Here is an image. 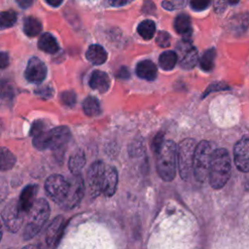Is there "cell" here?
I'll list each match as a JSON object with an SVG mask.
<instances>
[{
  "instance_id": "1",
  "label": "cell",
  "mask_w": 249,
  "mask_h": 249,
  "mask_svg": "<svg viewBox=\"0 0 249 249\" xmlns=\"http://www.w3.org/2000/svg\"><path fill=\"white\" fill-rule=\"evenodd\" d=\"M231 173V160L229 152L224 148L214 150L209 167V183L215 190L222 189Z\"/></svg>"
},
{
  "instance_id": "2",
  "label": "cell",
  "mask_w": 249,
  "mask_h": 249,
  "mask_svg": "<svg viewBox=\"0 0 249 249\" xmlns=\"http://www.w3.org/2000/svg\"><path fill=\"white\" fill-rule=\"evenodd\" d=\"M33 146L38 150H61L70 140L71 131L65 125L56 126L51 129H45L32 137Z\"/></svg>"
},
{
  "instance_id": "3",
  "label": "cell",
  "mask_w": 249,
  "mask_h": 249,
  "mask_svg": "<svg viewBox=\"0 0 249 249\" xmlns=\"http://www.w3.org/2000/svg\"><path fill=\"white\" fill-rule=\"evenodd\" d=\"M157 171L159 176L165 182L175 178L177 167V147L172 140L163 141L157 153Z\"/></svg>"
},
{
  "instance_id": "4",
  "label": "cell",
  "mask_w": 249,
  "mask_h": 249,
  "mask_svg": "<svg viewBox=\"0 0 249 249\" xmlns=\"http://www.w3.org/2000/svg\"><path fill=\"white\" fill-rule=\"evenodd\" d=\"M50 212L51 209L49 202L45 198H38L35 200L33 206L27 213V224L23 231L24 239L34 237L40 231L45 223L48 221Z\"/></svg>"
},
{
  "instance_id": "5",
  "label": "cell",
  "mask_w": 249,
  "mask_h": 249,
  "mask_svg": "<svg viewBox=\"0 0 249 249\" xmlns=\"http://www.w3.org/2000/svg\"><path fill=\"white\" fill-rule=\"evenodd\" d=\"M213 152L214 150L212 145L206 140H202L196 144L194 157L193 172L196 179L200 183H203L208 177Z\"/></svg>"
},
{
  "instance_id": "6",
  "label": "cell",
  "mask_w": 249,
  "mask_h": 249,
  "mask_svg": "<svg viewBox=\"0 0 249 249\" xmlns=\"http://www.w3.org/2000/svg\"><path fill=\"white\" fill-rule=\"evenodd\" d=\"M196 143L193 138L183 139L177 148V167L180 177L187 181L193 171Z\"/></svg>"
},
{
  "instance_id": "7",
  "label": "cell",
  "mask_w": 249,
  "mask_h": 249,
  "mask_svg": "<svg viewBox=\"0 0 249 249\" xmlns=\"http://www.w3.org/2000/svg\"><path fill=\"white\" fill-rule=\"evenodd\" d=\"M70 179L60 174L49 176L45 182V190L48 196L57 204H62L70 191Z\"/></svg>"
},
{
  "instance_id": "8",
  "label": "cell",
  "mask_w": 249,
  "mask_h": 249,
  "mask_svg": "<svg viewBox=\"0 0 249 249\" xmlns=\"http://www.w3.org/2000/svg\"><path fill=\"white\" fill-rule=\"evenodd\" d=\"M25 214L20 210L17 199H11L2 210V218L6 228L12 231L17 232L23 224Z\"/></svg>"
},
{
  "instance_id": "9",
  "label": "cell",
  "mask_w": 249,
  "mask_h": 249,
  "mask_svg": "<svg viewBox=\"0 0 249 249\" xmlns=\"http://www.w3.org/2000/svg\"><path fill=\"white\" fill-rule=\"evenodd\" d=\"M105 170V163L102 160H95L90 164L87 172L88 186L92 196H98L102 195Z\"/></svg>"
},
{
  "instance_id": "10",
  "label": "cell",
  "mask_w": 249,
  "mask_h": 249,
  "mask_svg": "<svg viewBox=\"0 0 249 249\" xmlns=\"http://www.w3.org/2000/svg\"><path fill=\"white\" fill-rule=\"evenodd\" d=\"M70 184H71V187H70V191L67 196V198L61 204L62 208L66 210H70L78 206L81 200L83 199L84 194H85V184L81 174L73 175L70 178Z\"/></svg>"
},
{
  "instance_id": "11",
  "label": "cell",
  "mask_w": 249,
  "mask_h": 249,
  "mask_svg": "<svg viewBox=\"0 0 249 249\" xmlns=\"http://www.w3.org/2000/svg\"><path fill=\"white\" fill-rule=\"evenodd\" d=\"M235 166L241 172H249V136L239 139L233 147Z\"/></svg>"
},
{
  "instance_id": "12",
  "label": "cell",
  "mask_w": 249,
  "mask_h": 249,
  "mask_svg": "<svg viewBox=\"0 0 249 249\" xmlns=\"http://www.w3.org/2000/svg\"><path fill=\"white\" fill-rule=\"evenodd\" d=\"M177 50L180 53V66L184 69H192L197 62V51L192 46L191 41L183 39L178 45Z\"/></svg>"
},
{
  "instance_id": "13",
  "label": "cell",
  "mask_w": 249,
  "mask_h": 249,
  "mask_svg": "<svg viewBox=\"0 0 249 249\" xmlns=\"http://www.w3.org/2000/svg\"><path fill=\"white\" fill-rule=\"evenodd\" d=\"M46 76L47 67L45 63L38 57H31L24 71L25 79L33 84H40L45 80Z\"/></svg>"
},
{
  "instance_id": "14",
  "label": "cell",
  "mask_w": 249,
  "mask_h": 249,
  "mask_svg": "<svg viewBox=\"0 0 249 249\" xmlns=\"http://www.w3.org/2000/svg\"><path fill=\"white\" fill-rule=\"evenodd\" d=\"M37 191H38V186L34 185V184L27 185L21 191L19 197L18 199V206H19L20 210L24 214L28 213L29 210L31 209V207L33 206V204L35 202Z\"/></svg>"
},
{
  "instance_id": "15",
  "label": "cell",
  "mask_w": 249,
  "mask_h": 249,
  "mask_svg": "<svg viewBox=\"0 0 249 249\" xmlns=\"http://www.w3.org/2000/svg\"><path fill=\"white\" fill-rule=\"evenodd\" d=\"M119 183V174L114 166L106 165L102 195L109 197L115 195Z\"/></svg>"
},
{
  "instance_id": "16",
  "label": "cell",
  "mask_w": 249,
  "mask_h": 249,
  "mask_svg": "<svg viewBox=\"0 0 249 249\" xmlns=\"http://www.w3.org/2000/svg\"><path fill=\"white\" fill-rule=\"evenodd\" d=\"M89 85L92 89L98 90L100 93H104L109 89L111 86V80L107 73L100 70H94L90 74Z\"/></svg>"
},
{
  "instance_id": "17",
  "label": "cell",
  "mask_w": 249,
  "mask_h": 249,
  "mask_svg": "<svg viewBox=\"0 0 249 249\" xmlns=\"http://www.w3.org/2000/svg\"><path fill=\"white\" fill-rule=\"evenodd\" d=\"M63 225H64L63 217L56 216L51 222V224L48 226L46 233H45L46 242H47L48 246H53L57 242V240L60 236V233L62 231Z\"/></svg>"
},
{
  "instance_id": "18",
  "label": "cell",
  "mask_w": 249,
  "mask_h": 249,
  "mask_svg": "<svg viewBox=\"0 0 249 249\" xmlns=\"http://www.w3.org/2000/svg\"><path fill=\"white\" fill-rule=\"evenodd\" d=\"M135 72H136V75L141 79H144L147 81H154L157 77L158 70H157V66L153 61L146 59L138 62L135 68Z\"/></svg>"
},
{
  "instance_id": "19",
  "label": "cell",
  "mask_w": 249,
  "mask_h": 249,
  "mask_svg": "<svg viewBox=\"0 0 249 249\" xmlns=\"http://www.w3.org/2000/svg\"><path fill=\"white\" fill-rule=\"evenodd\" d=\"M175 31L182 35L184 39H189L190 35L192 34V25H191V19L188 15L186 14H180L178 15L173 23Z\"/></svg>"
},
{
  "instance_id": "20",
  "label": "cell",
  "mask_w": 249,
  "mask_h": 249,
  "mask_svg": "<svg viewBox=\"0 0 249 249\" xmlns=\"http://www.w3.org/2000/svg\"><path fill=\"white\" fill-rule=\"evenodd\" d=\"M87 59L94 65L103 64L107 59V53L100 45H91L86 53Z\"/></svg>"
},
{
  "instance_id": "21",
  "label": "cell",
  "mask_w": 249,
  "mask_h": 249,
  "mask_svg": "<svg viewBox=\"0 0 249 249\" xmlns=\"http://www.w3.org/2000/svg\"><path fill=\"white\" fill-rule=\"evenodd\" d=\"M85 164H86V156L82 150H78L70 156L68 160V167L72 175L80 174Z\"/></svg>"
},
{
  "instance_id": "22",
  "label": "cell",
  "mask_w": 249,
  "mask_h": 249,
  "mask_svg": "<svg viewBox=\"0 0 249 249\" xmlns=\"http://www.w3.org/2000/svg\"><path fill=\"white\" fill-rule=\"evenodd\" d=\"M38 48L48 53H55L59 50V46L55 38L50 33H44L38 40Z\"/></svg>"
},
{
  "instance_id": "23",
  "label": "cell",
  "mask_w": 249,
  "mask_h": 249,
  "mask_svg": "<svg viewBox=\"0 0 249 249\" xmlns=\"http://www.w3.org/2000/svg\"><path fill=\"white\" fill-rule=\"evenodd\" d=\"M17 162V158L13 152L6 147H0V170L12 169Z\"/></svg>"
},
{
  "instance_id": "24",
  "label": "cell",
  "mask_w": 249,
  "mask_h": 249,
  "mask_svg": "<svg viewBox=\"0 0 249 249\" xmlns=\"http://www.w3.org/2000/svg\"><path fill=\"white\" fill-rule=\"evenodd\" d=\"M83 110L87 116L94 117L101 113L100 103L94 96H88L83 101Z\"/></svg>"
},
{
  "instance_id": "25",
  "label": "cell",
  "mask_w": 249,
  "mask_h": 249,
  "mask_svg": "<svg viewBox=\"0 0 249 249\" xmlns=\"http://www.w3.org/2000/svg\"><path fill=\"white\" fill-rule=\"evenodd\" d=\"M178 60V56L175 52L172 51H166L160 53L159 57V64L161 69L163 70H171L174 68Z\"/></svg>"
},
{
  "instance_id": "26",
  "label": "cell",
  "mask_w": 249,
  "mask_h": 249,
  "mask_svg": "<svg viewBox=\"0 0 249 249\" xmlns=\"http://www.w3.org/2000/svg\"><path fill=\"white\" fill-rule=\"evenodd\" d=\"M23 31L29 37L36 36L42 31V23L33 17L25 18L23 20Z\"/></svg>"
},
{
  "instance_id": "27",
  "label": "cell",
  "mask_w": 249,
  "mask_h": 249,
  "mask_svg": "<svg viewBox=\"0 0 249 249\" xmlns=\"http://www.w3.org/2000/svg\"><path fill=\"white\" fill-rule=\"evenodd\" d=\"M137 32L145 40H150L155 35L156 24L151 19H145L138 24Z\"/></svg>"
},
{
  "instance_id": "28",
  "label": "cell",
  "mask_w": 249,
  "mask_h": 249,
  "mask_svg": "<svg viewBox=\"0 0 249 249\" xmlns=\"http://www.w3.org/2000/svg\"><path fill=\"white\" fill-rule=\"evenodd\" d=\"M216 56V51L215 49H209L203 53V54L200 57L199 64L202 70L208 72L213 69L214 66V59Z\"/></svg>"
},
{
  "instance_id": "29",
  "label": "cell",
  "mask_w": 249,
  "mask_h": 249,
  "mask_svg": "<svg viewBox=\"0 0 249 249\" xmlns=\"http://www.w3.org/2000/svg\"><path fill=\"white\" fill-rule=\"evenodd\" d=\"M17 20V13L13 10L0 12V30L12 27Z\"/></svg>"
},
{
  "instance_id": "30",
  "label": "cell",
  "mask_w": 249,
  "mask_h": 249,
  "mask_svg": "<svg viewBox=\"0 0 249 249\" xmlns=\"http://www.w3.org/2000/svg\"><path fill=\"white\" fill-rule=\"evenodd\" d=\"M60 100L62 102V104H64L65 106L68 107H72L75 105L77 97H76V93L73 90H66L63 91L60 94Z\"/></svg>"
},
{
  "instance_id": "31",
  "label": "cell",
  "mask_w": 249,
  "mask_h": 249,
  "mask_svg": "<svg viewBox=\"0 0 249 249\" xmlns=\"http://www.w3.org/2000/svg\"><path fill=\"white\" fill-rule=\"evenodd\" d=\"M13 87L6 81H0V98L10 99L13 96Z\"/></svg>"
},
{
  "instance_id": "32",
  "label": "cell",
  "mask_w": 249,
  "mask_h": 249,
  "mask_svg": "<svg viewBox=\"0 0 249 249\" xmlns=\"http://www.w3.org/2000/svg\"><path fill=\"white\" fill-rule=\"evenodd\" d=\"M156 43L160 48H167L170 45V35L166 31H160L156 38Z\"/></svg>"
},
{
  "instance_id": "33",
  "label": "cell",
  "mask_w": 249,
  "mask_h": 249,
  "mask_svg": "<svg viewBox=\"0 0 249 249\" xmlns=\"http://www.w3.org/2000/svg\"><path fill=\"white\" fill-rule=\"evenodd\" d=\"M186 3V0H164L161 5L166 10H176L183 7Z\"/></svg>"
},
{
  "instance_id": "34",
  "label": "cell",
  "mask_w": 249,
  "mask_h": 249,
  "mask_svg": "<svg viewBox=\"0 0 249 249\" xmlns=\"http://www.w3.org/2000/svg\"><path fill=\"white\" fill-rule=\"evenodd\" d=\"M230 89V88H229L228 85L225 84V83H221V82H219V83H214V84H211V85L208 86V88L205 89V91H204L202 97H205L208 93H210V92H212V91L225 90V89Z\"/></svg>"
},
{
  "instance_id": "35",
  "label": "cell",
  "mask_w": 249,
  "mask_h": 249,
  "mask_svg": "<svg viewBox=\"0 0 249 249\" xmlns=\"http://www.w3.org/2000/svg\"><path fill=\"white\" fill-rule=\"evenodd\" d=\"M45 129H47V128H46V124H45V122L42 121V120H37V121H35V122L32 124L29 133H30V135L33 137L34 135L40 133L41 131H43V130H45Z\"/></svg>"
},
{
  "instance_id": "36",
  "label": "cell",
  "mask_w": 249,
  "mask_h": 249,
  "mask_svg": "<svg viewBox=\"0 0 249 249\" xmlns=\"http://www.w3.org/2000/svg\"><path fill=\"white\" fill-rule=\"evenodd\" d=\"M210 4V0H190V5L195 11L205 10Z\"/></svg>"
},
{
  "instance_id": "37",
  "label": "cell",
  "mask_w": 249,
  "mask_h": 249,
  "mask_svg": "<svg viewBox=\"0 0 249 249\" xmlns=\"http://www.w3.org/2000/svg\"><path fill=\"white\" fill-rule=\"evenodd\" d=\"M35 93L37 95H39L40 97L44 98V99H48L50 97L53 96V90L51 87L49 86H45V87H41V88H38L36 90H35Z\"/></svg>"
},
{
  "instance_id": "38",
  "label": "cell",
  "mask_w": 249,
  "mask_h": 249,
  "mask_svg": "<svg viewBox=\"0 0 249 249\" xmlns=\"http://www.w3.org/2000/svg\"><path fill=\"white\" fill-rule=\"evenodd\" d=\"M163 143V134L161 132L158 133L154 139H153V142H152V148L154 150V152L157 154L159 152V150L160 149L161 145Z\"/></svg>"
},
{
  "instance_id": "39",
  "label": "cell",
  "mask_w": 249,
  "mask_h": 249,
  "mask_svg": "<svg viewBox=\"0 0 249 249\" xmlns=\"http://www.w3.org/2000/svg\"><path fill=\"white\" fill-rule=\"evenodd\" d=\"M9 65V55L7 53L0 52V69L6 68Z\"/></svg>"
},
{
  "instance_id": "40",
  "label": "cell",
  "mask_w": 249,
  "mask_h": 249,
  "mask_svg": "<svg viewBox=\"0 0 249 249\" xmlns=\"http://www.w3.org/2000/svg\"><path fill=\"white\" fill-rule=\"evenodd\" d=\"M7 194H8V188H7V184L4 180V181L0 182V203L5 199Z\"/></svg>"
},
{
  "instance_id": "41",
  "label": "cell",
  "mask_w": 249,
  "mask_h": 249,
  "mask_svg": "<svg viewBox=\"0 0 249 249\" xmlns=\"http://www.w3.org/2000/svg\"><path fill=\"white\" fill-rule=\"evenodd\" d=\"M109 4L111 6H115V7H120V6H124L128 3H130L133 0H108Z\"/></svg>"
},
{
  "instance_id": "42",
  "label": "cell",
  "mask_w": 249,
  "mask_h": 249,
  "mask_svg": "<svg viewBox=\"0 0 249 249\" xmlns=\"http://www.w3.org/2000/svg\"><path fill=\"white\" fill-rule=\"evenodd\" d=\"M117 77L120 79H127L129 78V71L126 67H122L117 73Z\"/></svg>"
},
{
  "instance_id": "43",
  "label": "cell",
  "mask_w": 249,
  "mask_h": 249,
  "mask_svg": "<svg viewBox=\"0 0 249 249\" xmlns=\"http://www.w3.org/2000/svg\"><path fill=\"white\" fill-rule=\"evenodd\" d=\"M17 3L20 8L26 9L32 5L33 0H17Z\"/></svg>"
},
{
  "instance_id": "44",
  "label": "cell",
  "mask_w": 249,
  "mask_h": 249,
  "mask_svg": "<svg viewBox=\"0 0 249 249\" xmlns=\"http://www.w3.org/2000/svg\"><path fill=\"white\" fill-rule=\"evenodd\" d=\"M49 5L53 6V7H57L59 6L63 0H45Z\"/></svg>"
},
{
  "instance_id": "45",
  "label": "cell",
  "mask_w": 249,
  "mask_h": 249,
  "mask_svg": "<svg viewBox=\"0 0 249 249\" xmlns=\"http://www.w3.org/2000/svg\"><path fill=\"white\" fill-rule=\"evenodd\" d=\"M22 249H40L39 248V246H37V245H27V246H24Z\"/></svg>"
},
{
  "instance_id": "46",
  "label": "cell",
  "mask_w": 249,
  "mask_h": 249,
  "mask_svg": "<svg viewBox=\"0 0 249 249\" xmlns=\"http://www.w3.org/2000/svg\"><path fill=\"white\" fill-rule=\"evenodd\" d=\"M247 173H249V172H247ZM245 189L247 190V191H249V175L246 177V179H245Z\"/></svg>"
},
{
  "instance_id": "47",
  "label": "cell",
  "mask_w": 249,
  "mask_h": 249,
  "mask_svg": "<svg viewBox=\"0 0 249 249\" xmlns=\"http://www.w3.org/2000/svg\"><path fill=\"white\" fill-rule=\"evenodd\" d=\"M2 236H3V227H2V223L0 221V241L2 239Z\"/></svg>"
},
{
  "instance_id": "48",
  "label": "cell",
  "mask_w": 249,
  "mask_h": 249,
  "mask_svg": "<svg viewBox=\"0 0 249 249\" xmlns=\"http://www.w3.org/2000/svg\"><path fill=\"white\" fill-rule=\"evenodd\" d=\"M228 2L231 4H236L239 2V0H228Z\"/></svg>"
},
{
  "instance_id": "49",
  "label": "cell",
  "mask_w": 249,
  "mask_h": 249,
  "mask_svg": "<svg viewBox=\"0 0 249 249\" xmlns=\"http://www.w3.org/2000/svg\"><path fill=\"white\" fill-rule=\"evenodd\" d=\"M9 249H11V248H9Z\"/></svg>"
}]
</instances>
